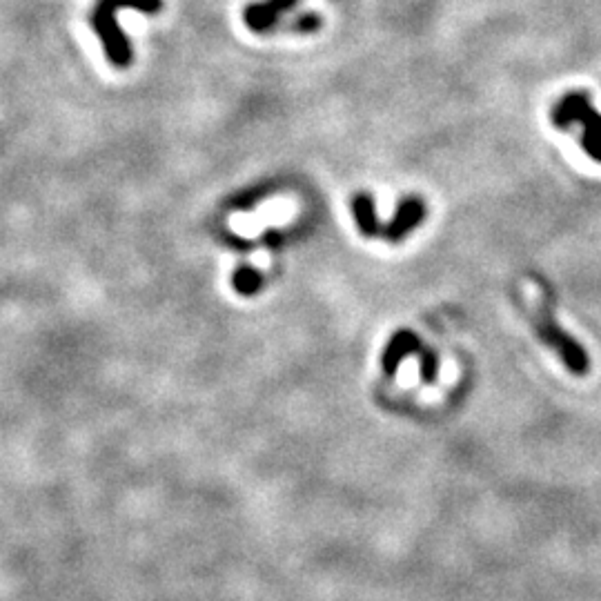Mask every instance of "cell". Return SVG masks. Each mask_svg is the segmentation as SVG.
Here are the masks:
<instances>
[{
  "instance_id": "6da1fadb",
  "label": "cell",
  "mask_w": 601,
  "mask_h": 601,
  "mask_svg": "<svg viewBox=\"0 0 601 601\" xmlns=\"http://www.w3.org/2000/svg\"><path fill=\"white\" fill-rule=\"evenodd\" d=\"M118 9H134L143 14H159L163 9V0H96V7L90 16V23L103 45L105 58L118 70L132 65V45L116 21Z\"/></svg>"
},
{
  "instance_id": "7a4b0ae2",
  "label": "cell",
  "mask_w": 601,
  "mask_h": 601,
  "mask_svg": "<svg viewBox=\"0 0 601 601\" xmlns=\"http://www.w3.org/2000/svg\"><path fill=\"white\" fill-rule=\"evenodd\" d=\"M555 127L568 130L570 125L579 123L581 127V147L590 159L601 163V114L590 103L586 92H570L553 107L550 112Z\"/></svg>"
},
{
  "instance_id": "3957f363",
  "label": "cell",
  "mask_w": 601,
  "mask_h": 601,
  "mask_svg": "<svg viewBox=\"0 0 601 601\" xmlns=\"http://www.w3.org/2000/svg\"><path fill=\"white\" fill-rule=\"evenodd\" d=\"M535 328L539 332L541 341H544L548 348H553L557 352V357L564 361V366L570 372H575L577 377H584V374L590 370L588 354L573 337H570V334H566L559 328L555 314L548 308L546 301H539V305H537Z\"/></svg>"
},
{
  "instance_id": "277c9868",
  "label": "cell",
  "mask_w": 601,
  "mask_h": 601,
  "mask_svg": "<svg viewBox=\"0 0 601 601\" xmlns=\"http://www.w3.org/2000/svg\"><path fill=\"white\" fill-rule=\"evenodd\" d=\"M297 3L299 0H259V3H252L243 9V23L254 34L272 32L279 25L281 16L297 7Z\"/></svg>"
},
{
  "instance_id": "5b68a950",
  "label": "cell",
  "mask_w": 601,
  "mask_h": 601,
  "mask_svg": "<svg viewBox=\"0 0 601 601\" xmlns=\"http://www.w3.org/2000/svg\"><path fill=\"white\" fill-rule=\"evenodd\" d=\"M423 216H426V205H423L421 199L412 196V199L401 201L397 214H394V219L386 230V239L392 243L403 241L423 221Z\"/></svg>"
},
{
  "instance_id": "8992f818",
  "label": "cell",
  "mask_w": 601,
  "mask_h": 601,
  "mask_svg": "<svg viewBox=\"0 0 601 601\" xmlns=\"http://www.w3.org/2000/svg\"><path fill=\"white\" fill-rule=\"evenodd\" d=\"M415 350H419L417 334H412V332L394 334L386 346V350H383V370H386L388 374H394L399 368V363Z\"/></svg>"
},
{
  "instance_id": "52a82bcc",
  "label": "cell",
  "mask_w": 601,
  "mask_h": 601,
  "mask_svg": "<svg viewBox=\"0 0 601 601\" xmlns=\"http://www.w3.org/2000/svg\"><path fill=\"white\" fill-rule=\"evenodd\" d=\"M352 212L354 221H357L359 230L363 236H374L379 234V223H377V208H374V199L368 192H359L352 201Z\"/></svg>"
},
{
  "instance_id": "ba28073f",
  "label": "cell",
  "mask_w": 601,
  "mask_h": 601,
  "mask_svg": "<svg viewBox=\"0 0 601 601\" xmlns=\"http://www.w3.org/2000/svg\"><path fill=\"white\" fill-rule=\"evenodd\" d=\"M263 279L254 268H239L234 272V288L241 294H256L261 290Z\"/></svg>"
},
{
  "instance_id": "9c48e42d",
  "label": "cell",
  "mask_w": 601,
  "mask_h": 601,
  "mask_svg": "<svg viewBox=\"0 0 601 601\" xmlns=\"http://www.w3.org/2000/svg\"><path fill=\"white\" fill-rule=\"evenodd\" d=\"M323 25L321 16L317 14H301L294 18V23L288 25L290 32H299V34H312V32H319Z\"/></svg>"
},
{
  "instance_id": "30bf717a",
  "label": "cell",
  "mask_w": 601,
  "mask_h": 601,
  "mask_svg": "<svg viewBox=\"0 0 601 601\" xmlns=\"http://www.w3.org/2000/svg\"><path fill=\"white\" fill-rule=\"evenodd\" d=\"M421 374H423V379H426V381H432V379H435V374H437V359H435V354H432V352H426V354H423Z\"/></svg>"
}]
</instances>
